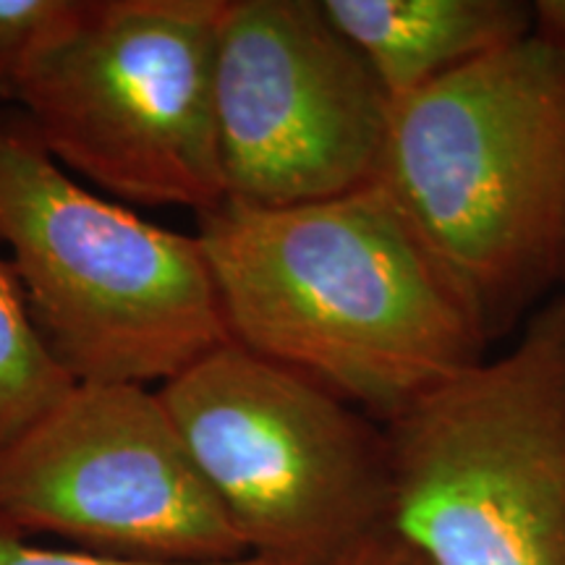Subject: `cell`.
I'll list each match as a JSON object with an SVG mask.
<instances>
[{
	"instance_id": "6da1fadb",
	"label": "cell",
	"mask_w": 565,
	"mask_h": 565,
	"mask_svg": "<svg viewBox=\"0 0 565 565\" xmlns=\"http://www.w3.org/2000/svg\"><path fill=\"white\" fill-rule=\"evenodd\" d=\"M231 341L307 374L380 424L482 362L477 309L383 186L200 212Z\"/></svg>"
},
{
	"instance_id": "7a4b0ae2",
	"label": "cell",
	"mask_w": 565,
	"mask_h": 565,
	"mask_svg": "<svg viewBox=\"0 0 565 565\" xmlns=\"http://www.w3.org/2000/svg\"><path fill=\"white\" fill-rule=\"evenodd\" d=\"M374 183L498 335L565 280V51L532 32L395 100Z\"/></svg>"
},
{
	"instance_id": "3957f363",
	"label": "cell",
	"mask_w": 565,
	"mask_h": 565,
	"mask_svg": "<svg viewBox=\"0 0 565 565\" xmlns=\"http://www.w3.org/2000/svg\"><path fill=\"white\" fill-rule=\"evenodd\" d=\"M0 242L76 383H168L231 341L200 238L82 189L24 116L0 118Z\"/></svg>"
},
{
	"instance_id": "277c9868",
	"label": "cell",
	"mask_w": 565,
	"mask_h": 565,
	"mask_svg": "<svg viewBox=\"0 0 565 565\" xmlns=\"http://www.w3.org/2000/svg\"><path fill=\"white\" fill-rule=\"evenodd\" d=\"M385 435L387 526L429 565H565V294Z\"/></svg>"
},
{
	"instance_id": "5b68a950",
	"label": "cell",
	"mask_w": 565,
	"mask_h": 565,
	"mask_svg": "<svg viewBox=\"0 0 565 565\" xmlns=\"http://www.w3.org/2000/svg\"><path fill=\"white\" fill-rule=\"evenodd\" d=\"M228 0H71L11 95L47 152L121 200H225L215 124Z\"/></svg>"
},
{
	"instance_id": "8992f818",
	"label": "cell",
	"mask_w": 565,
	"mask_h": 565,
	"mask_svg": "<svg viewBox=\"0 0 565 565\" xmlns=\"http://www.w3.org/2000/svg\"><path fill=\"white\" fill-rule=\"evenodd\" d=\"M158 395L249 555L330 565L387 526L385 427L307 374L228 341Z\"/></svg>"
},
{
	"instance_id": "52a82bcc",
	"label": "cell",
	"mask_w": 565,
	"mask_h": 565,
	"mask_svg": "<svg viewBox=\"0 0 565 565\" xmlns=\"http://www.w3.org/2000/svg\"><path fill=\"white\" fill-rule=\"evenodd\" d=\"M0 526L129 561L249 555L158 391L145 385L76 383L0 450Z\"/></svg>"
},
{
	"instance_id": "ba28073f",
	"label": "cell",
	"mask_w": 565,
	"mask_h": 565,
	"mask_svg": "<svg viewBox=\"0 0 565 565\" xmlns=\"http://www.w3.org/2000/svg\"><path fill=\"white\" fill-rule=\"evenodd\" d=\"M391 108L322 0H228L215 63L225 200L291 207L370 186Z\"/></svg>"
},
{
	"instance_id": "9c48e42d",
	"label": "cell",
	"mask_w": 565,
	"mask_h": 565,
	"mask_svg": "<svg viewBox=\"0 0 565 565\" xmlns=\"http://www.w3.org/2000/svg\"><path fill=\"white\" fill-rule=\"evenodd\" d=\"M391 103L532 34L524 0H322Z\"/></svg>"
},
{
	"instance_id": "30bf717a",
	"label": "cell",
	"mask_w": 565,
	"mask_h": 565,
	"mask_svg": "<svg viewBox=\"0 0 565 565\" xmlns=\"http://www.w3.org/2000/svg\"><path fill=\"white\" fill-rule=\"evenodd\" d=\"M76 387L34 324L24 288L0 259V450Z\"/></svg>"
},
{
	"instance_id": "8fae6325",
	"label": "cell",
	"mask_w": 565,
	"mask_h": 565,
	"mask_svg": "<svg viewBox=\"0 0 565 565\" xmlns=\"http://www.w3.org/2000/svg\"><path fill=\"white\" fill-rule=\"evenodd\" d=\"M68 6L71 0H0V95H11L26 61L66 17Z\"/></svg>"
},
{
	"instance_id": "7c38bea8",
	"label": "cell",
	"mask_w": 565,
	"mask_h": 565,
	"mask_svg": "<svg viewBox=\"0 0 565 565\" xmlns=\"http://www.w3.org/2000/svg\"><path fill=\"white\" fill-rule=\"evenodd\" d=\"M0 565H286L267 561V557L244 555L233 561L215 563H152V561H129V557H110L97 553H71V550H51L32 545L26 536L13 534L0 526Z\"/></svg>"
},
{
	"instance_id": "4fadbf2b",
	"label": "cell",
	"mask_w": 565,
	"mask_h": 565,
	"mask_svg": "<svg viewBox=\"0 0 565 565\" xmlns=\"http://www.w3.org/2000/svg\"><path fill=\"white\" fill-rule=\"evenodd\" d=\"M330 565H429L419 550H414L398 532L391 526L377 529V532L364 536L351 550Z\"/></svg>"
},
{
	"instance_id": "5bb4252c",
	"label": "cell",
	"mask_w": 565,
	"mask_h": 565,
	"mask_svg": "<svg viewBox=\"0 0 565 565\" xmlns=\"http://www.w3.org/2000/svg\"><path fill=\"white\" fill-rule=\"evenodd\" d=\"M536 38L553 42L555 47L565 51V0H536L532 3Z\"/></svg>"
}]
</instances>
